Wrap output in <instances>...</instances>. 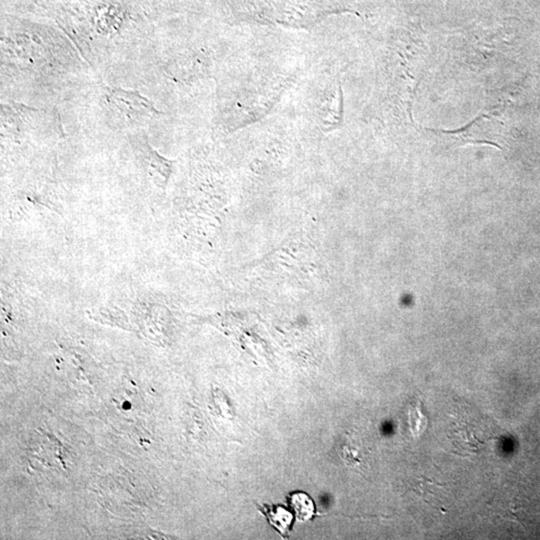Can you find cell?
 Listing matches in <instances>:
<instances>
[{
    "label": "cell",
    "instance_id": "4",
    "mask_svg": "<svg viewBox=\"0 0 540 540\" xmlns=\"http://www.w3.org/2000/svg\"><path fill=\"white\" fill-rule=\"evenodd\" d=\"M290 503L300 520L308 521L315 516V503L306 493H293L290 496Z\"/></svg>",
    "mask_w": 540,
    "mask_h": 540
},
{
    "label": "cell",
    "instance_id": "5",
    "mask_svg": "<svg viewBox=\"0 0 540 540\" xmlns=\"http://www.w3.org/2000/svg\"><path fill=\"white\" fill-rule=\"evenodd\" d=\"M408 415H410V433H412L413 437H419L428 426V419L422 413L420 401L413 403V405L410 408Z\"/></svg>",
    "mask_w": 540,
    "mask_h": 540
},
{
    "label": "cell",
    "instance_id": "1",
    "mask_svg": "<svg viewBox=\"0 0 540 540\" xmlns=\"http://www.w3.org/2000/svg\"><path fill=\"white\" fill-rule=\"evenodd\" d=\"M108 103L119 110L126 119L142 121L156 117L159 112L149 99L136 91L106 87Z\"/></svg>",
    "mask_w": 540,
    "mask_h": 540
},
{
    "label": "cell",
    "instance_id": "2",
    "mask_svg": "<svg viewBox=\"0 0 540 540\" xmlns=\"http://www.w3.org/2000/svg\"><path fill=\"white\" fill-rule=\"evenodd\" d=\"M143 149H142V156L144 163L147 165V170L149 168L150 173L151 172L158 173L159 186L165 188L172 172V161L166 160L165 158L159 156L158 152L153 151L149 145H145Z\"/></svg>",
    "mask_w": 540,
    "mask_h": 540
},
{
    "label": "cell",
    "instance_id": "3",
    "mask_svg": "<svg viewBox=\"0 0 540 540\" xmlns=\"http://www.w3.org/2000/svg\"><path fill=\"white\" fill-rule=\"evenodd\" d=\"M263 513L267 516L270 525L283 535H287L292 525L293 516L281 507H262Z\"/></svg>",
    "mask_w": 540,
    "mask_h": 540
}]
</instances>
